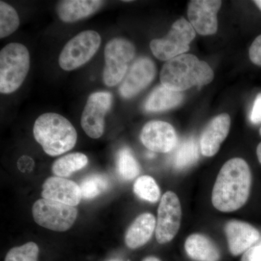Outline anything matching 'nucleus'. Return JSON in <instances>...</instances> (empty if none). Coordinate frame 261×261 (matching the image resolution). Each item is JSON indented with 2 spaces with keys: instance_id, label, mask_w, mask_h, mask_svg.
Returning a JSON list of instances; mask_svg holds the SVG:
<instances>
[{
  "instance_id": "1",
  "label": "nucleus",
  "mask_w": 261,
  "mask_h": 261,
  "mask_svg": "<svg viewBox=\"0 0 261 261\" xmlns=\"http://www.w3.org/2000/svg\"><path fill=\"white\" fill-rule=\"evenodd\" d=\"M252 181L251 170L245 160H228L220 170L213 188L211 200L215 208L223 213L241 208L250 197Z\"/></svg>"
},
{
  "instance_id": "2",
  "label": "nucleus",
  "mask_w": 261,
  "mask_h": 261,
  "mask_svg": "<svg viewBox=\"0 0 261 261\" xmlns=\"http://www.w3.org/2000/svg\"><path fill=\"white\" fill-rule=\"evenodd\" d=\"M214 77L210 65L191 54L181 55L166 62L161 72L162 85L179 92L211 83Z\"/></svg>"
},
{
  "instance_id": "3",
  "label": "nucleus",
  "mask_w": 261,
  "mask_h": 261,
  "mask_svg": "<svg viewBox=\"0 0 261 261\" xmlns=\"http://www.w3.org/2000/svg\"><path fill=\"white\" fill-rule=\"evenodd\" d=\"M34 138L50 156H58L73 149L77 142L74 126L65 117L55 113L41 115L36 120Z\"/></svg>"
},
{
  "instance_id": "4",
  "label": "nucleus",
  "mask_w": 261,
  "mask_h": 261,
  "mask_svg": "<svg viewBox=\"0 0 261 261\" xmlns=\"http://www.w3.org/2000/svg\"><path fill=\"white\" fill-rule=\"evenodd\" d=\"M30 68L28 49L20 43L7 44L0 51V92L11 94L23 83Z\"/></svg>"
},
{
  "instance_id": "5",
  "label": "nucleus",
  "mask_w": 261,
  "mask_h": 261,
  "mask_svg": "<svg viewBox=\"0 0 261 261\" xmlns=\"http://www.w3.org/2000/svg\"><path fill=\"white\" fill-rule=\"evenodd\" d=\"M135 45L123 38H114L105 48L106 65L103 70V82L108 87L120 83L126 74L130 62L135 56Z\"/></svg>"
},
{
  "instance_id": "6",
  "label": "nucleus",
  "mask_w": 261,
  "mask_h": 261,
  "mask_svg": "<svg viewBox=\"0 0 261 261\" xmlns=\"http://www.w3.org/2000/svg\"><path fill=\"white\" fill-rule=\"evenodd\" d=\"M195 36V30L190 22L181 18L173 24L166 37L153 39L149 47L156 58L167 62L189 51Z\"/></svg>"
},
{
  "instance_id": "7",
  "label": "nucleus",
  "mask_w": 261,
  "mask_h": 261,
  "mask_svg": "<svg viewBox=\"0 0 261 261\" xmlns=\"http://www.w3.org/2000/svg\"><path fill=\"white\" fill-rule=\"evenodd\" d=\"M32 214L39 226L62 232L72 227L78 216V211L73 206L42 198L33 205Z\"/></svg>"
},
{
  "instance_id": "8",
  "label": "nucleus",
  "mask_w": 261,
  "mask_h": 261,
  "mask_svg": "<svg viewBox=\"0 0 261 261\" xmlns=\"http://www.w3.org/2000/svg\"><path fill=\"white\" fill-rule=\"evenodd\" d=\"M101 44L100 35L92 30L84 31L67 42L59 57L62 69L70 71L90 61Z\"/></svg>"
},
{
  "instance_id": "9",
  "label": "nucleus",
  "mask_w": 261,
  "mask_h": 261,
  "mask_svg": "<svg viewBox=\"0 0 261 261\" xmlns=\"http://www.w3.org/2000/svg\"><path fill=\"white\" fill-rule=\"evenodd\" d=\"M181 202L174 192H166L163 195L158 209L155 237L158 243L164 245L172 241L181 226Z\"/></svg>"
},
{
  "instance_id": "10",
  "label": "nucleus",
  "mask_w": 261,
  "mask_h": 261,
  "mask_svg": "<svg viewBox=\"0 0 261 261\" xmlns=\"http://www.w3.org/2000/svg\"><path fill=\"white\" fill-rule=\"evenodd\" d=\"M113 104L112 94L97 92L89 96L81 118V125L92 139L102 137L105 129V117Z\"/></svg>"
},
{
  "instance_id": "11",
  "label": "nucleus",
  "mask_w": 261,
  "mask_h": 261,
  "mask_svg": "<svg viewBox=\"0 0 261 261\" xmlns=\"http://www.w3.org/2000/svg\"><path fill=\"white\" fill-rule=\"evenodd\" d=\"M140 140L149 150L168 153L178 145V136L172 125L167 122L152 121L146 123L141 132Z\"/></svg>"
},
{
  "instance_id": "12",
  "label": "nucleus",
  "mask_w": 261,
  "mask_h": 261,
  "mask_svg": "<svg viewBox=\"0 0 261 261\" xmlns=\"http://www.w3.org/2000/svg\"><path fill=\"white\" fill-rule=\"evenodd\" d=\"M222 2L219 0H192L188 5L190 23L202 36L213 35L218 29L217 13Z\"/></svg>"
},
{
  "instance_id": "13",
  "label": "nucleus",
  "mask_w": 261,
  "mask_h": 261,
  "mask_svg": "<svg viewBox=\"0 0 261 261\" xmlns=\"http://www.w3.org/2000/svg\"><path fill=\"white\" fill-rule=\"evenodd\" d=\"M155 74L156 67L152 60L147 57L139 58L130 66L122 82L120 94L126 99L135 97L153 81Z\"/></svg>"
},
{
  "instance_id": "14",
  "label": "nucleus",
  "mask_w": 261,
  "mask_h": 261,
  "mask_svg": "<svg viewBox=\"0 0 261 261\" xmlns=\"http://www.w3.org/2000/svg\"><path fill=\"white\" fill-rule=\"evenodd\" d=\"M228 251L232 256L243 255L260 240L256 228L245 221L231 220L225 225Z\"/></svg>"
},
{
  "instance_id": "15",
  "label": "nucleus",
  "mask_w": 261,
  "mask_h": 261,
  "mask_svg": "<svg viewBox=\"0 0 261 261\" xmlns=\"http://www.w3.org/2000/svg\"><path fill=\"white\" fill-rule=\"evenodd\" d=\"M231 126L230 116L222 113L209 122L201 134L200 152L205 157H213L219 152L220 147L226 140Z\"/></svg>"
},
{
  "instance_id": "16",
  "label": "nucleus",
  "mask_w": 261,
  "mask_h": 261,
  "mask_svg": "<svg viewBox=\"0 0 261 261\" xmlns=\"http://www.w3.org/2000/svg\"><path fill=\"white\" fill-rule=\"evenodd\" d=\"M42 196L70 206L78 205L82 199L80 185L67 178L51 176L43 184Z\"/></svg>"
},
{
  "instance_id": "17",
  "label": "nucleus",
  "mask_w": 261,
  "mask_h": 261,
  "mask_svg": "<svg viewBox=\"0 0 261 261\" xmlns=\"http://www.w3.org/2000/svg\"><path fill=\"white\" fill-rule=\"evenodd\" d=\"M104 3L100 0H65L57 5L56 12L62 21L73 23L94 14Z\"/></svg>"
},
{
  "instance_id": "18",
  "label": "nucleus",
  "mask_w": 261,
  "mask_h": 261,
  "mask_svg": "<svg viewBox=\"0 0 261 261\" xmlns=\"http://www.w3.org/2000/svg\"><path fill=\"white\" fill-rule=\"evenodd\" d=\"M156 220L149 213L140 215L132 222L125 233V243L128 248L135 250L147 244L155 231Z\"/></svg>"
},
{
  "instance_id": "19",
  "label": "nucleus",
  "mask_w": 261,
  "mask_h": 261,
  "mask_svg": "<svg viewBox=\"0 0 261 261\" xmlns=\"http://www.w3.org/2000/svg\"><path fill=\"white\" fill-rule=\"evenodd\" d=\"M187 255L194 261H220L221 252L218 245L202 233H192L185 243Z\"/></svg>"
},
{
  "instance_id": "20",
  "label": "nucleus",
  "mask_w": 261,
  "mask_h": 261,
  "mask_svg": "<svg viewBox=\"0 0 261 261\" xmlns=\"http://www.w3.org/2000/svg\"><path fill=\"white\" fill-rule=\"evenodd\" d=\"M181 92L171 90L163 85L151 92L146 100L145 108L148 112H161L176 107L183 100Z\"/></svg>"
},
{
  "instance_id": "21",
  "label": "nucleus",
  "mask_w": 261,
  "mask_h": 261,
  "mask_svg": "<svg viewBox=\"0 0 261 261\" xmlns=\"http://www.w3.org/2000/svg\"><path fill=\"white\" fill-rule=\"evenodd\" d=\"M173 150L172 163L173 167L176 169L190 168L200 158V143L194 137H188L182 140Z\"/></svg>"
},
{
  "instance_id": "22",
  "label": "nucleus",
  "mask_w": 261,
  "mask_h": 261,
  "mask_svg": "<svg viewBox=\"0 0 261 261\" xmlns=\"http://www.w3.org/2000/svg\"><path fill=\"white\" fill-rule=\"evenodd\" d=\"M88 162V158L86 154L73 152L63 156L55 161L51 170L58 177H68L73 173L86 167Z\"/></svg>"
},
{
  "instance_id": "23",
  "label": "nucleus",
  "mask_w": 261,
  "mask_h": 261,
  "mask_svg": "<svg viewBox=\"0 0 261 261\" xmlns=\"http://www.w3.org/2000/svg\"><path fill=\"white\" fill-rule=\"evenodd\" d=\"M116 168L120 177L125 181L135 179L140 175L141 171L138 161L128 147H123L118 152Z\"/></svg>"
},
{
  "instance_id": "24",
  "label": "nucleus",
  "mask_w": 261,
  "mask_h": 261,
  "mask_svg": "<svg viewBox=\"0 0 261 261\" xmlns=\"http://www.w3.org/2000/svg\"><path fill=\"white\" fill-rule=\"evenodd\" d=\"M109 185V179L104 175L94 173L86 176L80 185L82 198L84 200L95 198L106 192Z\"/></svg>"
},
{
  "instance_id": "25",
  "label": "nucleus",
  "mask_w": 261,
  "mask_h": 261,
  "mask_svg": "<svg viewBox=\"0 0 261 261\" xmlns=\"http://www.w3.org/2000/svg\"><path fill=\"white\" fill-rule=\"evenodd\" d=\"M134 192L142 200L155 203L161 197V190L152 176H142L137 178L134 185Z\"/></svg>"
},
{
  "instance_id": "26",
  "label": "nucleus",
  "mask_w": 261,
  "mask_h": 261,
  "mask_svg": "<svg viewBox=\"0 0 261 261\" xmlns=\"http://www.w3.org/2000/svg\"><path fill=\"white\" fill-rule=\"evenodd\" d=\"M20 19L16 10L5 2H0V38L10 36L18 29Z\"/></svg>"
},
{
  "instance_id": "27",
  "label": "nucleus",
  "mask_w": 261,
  "mask_h": 261,
  "mask_svg": "<svg viewBox=\"0 0 261 261\" xmlns=\"http://www.w3.org/2000/svg\"><path fill=\"white\" fill-rule=\"evenodd\" d=\"M39 248L35 243L29 242L20 247L12 248L5 261H38Z\"/></svg>"
},
{
  "instance_id": "28",
  "label": "nucleus",
  "mask_w": 261,
  "mask_h": 261,
  "mask_svg": "<svg viewBox=\"0 0 261 261\" xmlns=\"http://www.w3.org/2000/svg\"><path fill=\"white\" fill-rule=\"evenodd\" d=\"M249 57L252 63L261 66V34L252 43L249 49Z\"/></svg>"
},
{
  "instance_id": "29",
  "label": "nucleus",
  "mask_w": 261,
  "mask_h": 261,
  "mask_svg": "<svg viewBox=\"0 0 261 261\" xmlns=\"http://www.w3.org/2000/svg\"><path fill=\"white\" fill-rule=\"evenodd\" d=\"M240 261H261V239L242 255Z\"/></svg>"
},
{
  "instance_id": "30",
  "label": "nucleus",
  "mask_w": 261,
  "mask_h": 261,
  "mask_svg": "<svg viewBox=\"0 0 261 261\" xmlns=\"http://www.w3.org/2000/svg\"><path fill=\"white\" fill-rule=\"evenodd\" d=\"M250 121L254 124L261 123V94H259L255 98L251 113H250Z\"/></svg>"
},
{
  "instance_id": "31",
  "label": "nucleus",
  "mask_w": 261,
  "mask_h": 261,
  "mask_svg": "<svg viewBox=\"0 0 261 261\" xmlns=\"http://www.w3.org/2000/svg\"><path fill=\"white\" fill-rule=\"evenodd\" d=\"M34 162L33 159L27 155L22 156L18 161V168L21 172H31L34 168Z\"/></svg>"
},
{
  "instance_id": "32",
  "label": "nucleus",
  "mask_w": 261,
  "mask_h": 261,
  "mask_svg": "<svg viewBox=\"0 0 261 261\" xmlns=\"http://www.w3.org/2000/svg\"><path fill=\"white\" fill-rule=\"evenodd\" d=\"M256 153L257 159H258L259 163L261 164V142L257 145Z\"/></svg>"
},
{
  "instance_id": "33",
  "label": "nucleus",
  "mask_w": 261,
  "mask_h": 261,
  "mask_svg": "<svg viewBox=\"0 0 261 261\" xmlns=\"http://www.w3.org/2000/svg\"><path fill=\"white\" fill-rule=\"evenodd\" d=\"M142 261H161V260L157 257L147 256L145 257V258L142 259Z\"/></svg>"
},
{
  "instance_id": "34",
  "label": "nucleus",
  "mask_w": 261,
  "mask_h": 261,
  "mask_svg": "<svg viewBox=\"0 0 261 261\" xmlns=\"http://www.w3.org/2000/svg\"><path fill=\"white\" fill-rule=\"evenodd\" d=\"M257 5V8L261 10V0H255L253 2Z\"/></svg>"
},
{
  "instance_id": "35",
  "label": "nucleus",
  "mask_w": 261,
  "mask_h": 261,
  "mask_svg": "<svg viewBox=\"0 0 261 261\" xmlns=\"http://www.w3.org/2000/svg\"><path fill=\"white\" fill-rule=\"evenodd\" d=\"M259 134H260V135L261 136V127L260 130H259Z\"/></svg>"
}]
</instances>
